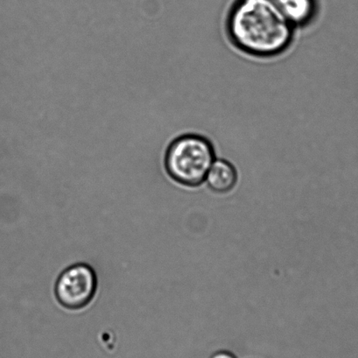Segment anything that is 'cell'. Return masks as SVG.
<instances>
[{"instance_id": "obj_5", "label": "cell", "mask_w": 358, "mask_h": 358, "mask_svg": "<svg viewBox=\"0 0 358 358\" xmlns=\"http://www.w3.org/2000/svg\"><path fill=\"white\" fill-rule=\"evenodd\" d=\"M274 2L294 29L308 25L315 18V0H274Z\"/></svg>"}, {"instance_id": "obj_2", "label": "cell", "mask_w": 358, "mask_h": 358, "mask_svg": "<svg viewBox=\"0 0 358 358\" xmlns=\"http://www.w3.org/2000/svg\"><path fill=\"white\" fill-rule=\"evenodd\" d=\"M215 159L213 145L200 135L185 134L166 149L164 166L170 178L180 185L196 187L203 184Z\"/></svg>"}, {"instance_id": "obj_4", "label": "cell", "mask_w": 358, "mask_h": 358, "mask_svg": "<svg viewBox=\"0 0 358 358\" xmlns=\"http://www.w3.org/2000/svg\"><path fill=\"white\" fill-rule=\"evenodd\" d=\"M204 182L215 193H229L238 182V173L231 162L225 159H215L208 170Z\"/></svg>"}, {"instance_id": "obj_1", "label": "cell", "mask_w": 358, "mask_h": 358, "mask_svg": "<svg viewBox=\"0 0 358 358\" xmlns=\"http://www.w3.org/2000/svg\"><path fill=\"white\" fill-rule=\"evenodd\" d=\"M227 30L238 50L257 57L282 54L294 34L274 0H241L229 13Z\"/></svg>"}, {"instance_id": "obj_6", "label": "cell", "mask_w": 358, "mask_h": 358, "mask_svg": "<svg viewBox=\"0 0 358 358\" xmlns=\"http://www.w3.org/2000/svg\"><path fill=\"white\" fill-rule=\"evenodd\" d=\"M210 358H238L232 352L227 350H219L211 355Z\"/></svg>"}, {"instance_id": "obj_3", "label": "cell", "mask_w": 358, "mask_h": 358, "mask_svg": "<svg viewBox=\"0 0 358 358\" xmlns=\"http://www.w3.org/2000/svg\"><path fill=\"white\" fill-rule=\"evenodd\" d=\"M97 286L99 281L95 270L88 264H75L57 278L55 295L62 308L71 311L82 310L92 303Z\"/></svg>"}]
</instances>
